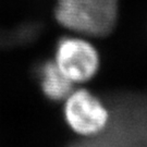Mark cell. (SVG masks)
<instances>
[{"instance_id":"obj_4","label":"cell","mask_w":147,"mask_h":147,"mask_svg":"<svg viewBox=\"0 0 147 147\" xmlns=\"http://www.w3.org/2000/svg\"><path fill=\"white\" fill-rule=\"evenodd\" d=\"M38 81L44 95L53 101L64 100L74 89V84L59 70L53 60H47L38 67Z\"/></svg>"},{"instance_id":"obj_3","label":"cell","mask_w":147,"mask_h":147,"mask_svg":"<svg viewBox=\"0 0 147 147\" xmlns=\"http://www.w3.org/2000/svg\"><path fill=\"white\" fill-rule=\"evenodd\" d=\"M63 101L64 121L78 135L94 136L108 125L110 119L108 108L88 89L74 88Z\"/></svg>"},{"instance_id":"obj_1","label":"cell","mask_w":147,"mask_h":147,"mask_svg":"<svg viewBox=\"0 0 147 147\" xmlns=\"http://www.w3.org/2000/svg\"><path fill=\"white\" fill-rule=\"evenodd\" d=\"M119 16V0H55L53 18L69 33L89 38L108 36Z\"/></svg>"},{"instance_id":"obj_2","label":"cell","mask_w":147,"mask_h":147,"mask_svg":"<svg viewBox=\"0 0 147 147\" xmlns=\"http://www.w3.org/2000/svg\"><path fill=\"white\" fill-rule=\"evenodd\" d=\"M53 60L74 85L89 82L100 69V55L89 37L73 33L57 42Z\"/></svg>"}]
</instances>
